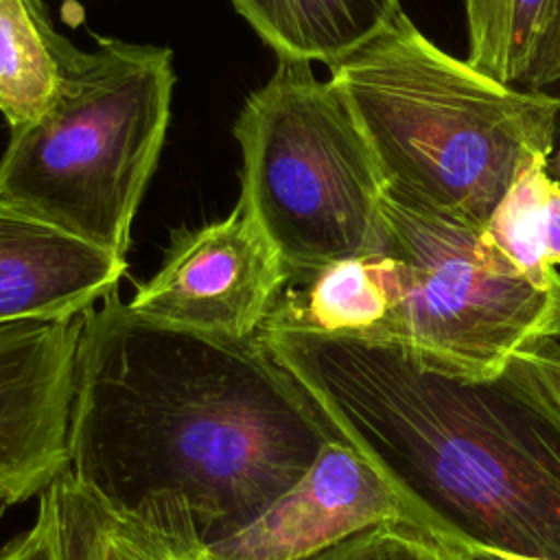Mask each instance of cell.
<instances>
[{"instance_id": "obj_12", "label": "cell", "mask_w": 560, "mask_h": 560, "mask_svg": "<svg viewBox=\"0 0 560 560\" xmlns=\"http://www.w3.org/2000/svg\"><path fill=\"white\" fill-rule=\"evenodd\" d=\"M77 50L42 0H0V114L9 129L48 109Z\"/></svg>"}, {"instance_id": "obj_17", "label": "cell", "mask_w": 560, "mask_h": 560, "mask_svg": "<svg viewBox=\"0 0 560 560\" xmlns=\"http://www.w3.org/2000/svg\"><path fill=\"white\" fill-rule=\"evenodd\" d=\"M44 494L55 514L59 560H94L85 492L63 472Z\"/></svg>"}, {"instance_id": "obj_20", "label": "cell", "mask_w": 560, "mask_h": 560, "mask_svg": "<svg viewBox=\"0 0 560 560\" xmlns=\"http://www.w3.org/2000/svg\"><path fill=\"white\" fill-rule=\"evenodd\" d=\"M560 81V0H553L549 24L540 42L534 66L529 68L523 83L527 90H542L549 83Z\"/></svg>"}, {"instance_id": "obj_23", "label": "cell", "mask_w": 560, "mask_h": 560, "mask_svg": "<svg viewBox=\"0 0 560 560\" xmlns=\"http://www.w3.org/2000/svg\"><path fill=\"white\" fill-rule=\"evenodd\" d=\"M475 560H512V558L497 556V553H479V556H475Z\"/></svg>"}, {"instance_id": "obj_13", "label": "cell", "mask_w": 560, "mask_h": 560, "mask_svg": "<svg viewBox=\"0 0 560 560\" xmlns=\"http://www.w3.org/2000/svg\"><path fill=\"white\" fill-rule=\"evenodd\" d=\"M549 158L529 160L481 228L483 241L523 278L540 289H560V271L547 256Z\"/></svg>"}, {"instance_id": "obj_19", "label": "cell", "mask_w": 560, "mask_h": 560, "mask_svg": "<svg viewBox=\"0 0 560 560\" xmlns=\"http://www.w3.org/2000/svg\"><path fill=\"white\" fill-rule=\"evenodd\" d=\"M0 560H59L57 525L46 494H39V508L33 525L4 545Z\"/></svg>"}, {"instance_id": "obj_8", "label": "cell", "mask_w": 560, "mask_h": 560, "mask_svg": "<svg viewBox=\"0 0 560 560\" xmlns=\"http://www.w3.org/2000/svg\"><path fill=\"white\" fill-rule=\"evenodd\" d=\"M83 313L0 322V497L42 494L68 470Z\"/></svg>"}, {"instance_id": "obj_22", "label": "cell", "mask_w": 560, "mask_h": 560, "mask_svg": "<svg viewBox=\"0 0 560 560\" xmlns=\"http://www.w3.org/2000/svg\"><path fill=\"white\" fill-rule=\"evenodd\" d=\"M549 173L553 179L560 182V153H556L553 160H549Z\"/></svg>"}, {"instance_id": "obj_1", "label": "cell", "mask_w": 560, "mask_h": 560, "mask_svg": "<svg viewBox=\"0 0 560 560\" xmlns=\"http://www.w3.org/2000/svg\"><path fill=\"white\" fill-rule=\"evenodd\" d=\"M328 440L258 335L171 326L118 291L85 311L66 472L105 510L214 547L289 492Z\"/></svg>"}, {"instance_id": "obj_21", "label": "cell", "mask_w": 560, "mask_h": 560, "mask_svg": "<svg viewBox=\"0 0 560 560\" xmlns=\"http://www.w3.org/2000/svg\"><path fill=\"white\" fill-rule=\"evenodd\" d=\"M547 256L551 267H560V182L553 179L547 199Z\"/></svg>"}, {"instance_id": "obj_9", "label": "cell", "mask_w": 560, "mask_h": 560, "mask_svg": "<svg viewBox=\"0 0 560 560\" xmlns=\"http://www.w3.org/2000/svg\"><path fill=\"white\" fill-rule=\"evenodd\" d=\"M383 523L422 527L376 468L335 438L289 492L212 549L223 560H300Z\"/></svg>"}, {"instance_id": "obj_10", "label": "cell", "mask_w": 560, "mask_h": 560, "mask_svg": "<svg viewBox=\"0 0 560 560\" xmlns=\"http://www.w3.org/2000/svg\"><path fill=\"white\" fill-rule=\"evenodd\" d=\"M125 271V258L0 201V322L83 313Z\"/></svg>"}, {"instance_id": "obj_3", "label": "cell", "mask_w": 560, "mask_h": 560, "mask_svg": "<svg viewBox=\"0 0 560 560\" xmlns=\"http://www.w3.org/2000/svg\"><path fill=\"white\" fill-rule=\"evenodd\" d=\"M376 160L385 195L483 228L534 158H549L560 96L499 83L438 48L400 13L328 79Z\"/></svg>"}, {"instance_id": "obj_14", "label": "cell", "mask_w": 560, "mask_h": 560, "mask_svg": "<svg viewBox=\"0 0 560 560\" xmlns=\"http://www.w3.org/2000/svg\"><path fill=\"white\" fill-rule=\"evenodd\" d=\"M553 0H464L466 61L490 79L523 83L536 61Z\"/></svg>"}, {"instance_id": "obj_18", "label": "cell", "mask_w": 560, "mask_h": 560, "mask_svg": "<svg viewBox=\"0 0 560 560\" xmlns=\"http://www.w3.org/2000/svg\"><path fill=\"white\" fill-rule=\"evenodd\" d=\"M514 376L560 416V343L540 339L521 350L508 365Z\"/></svg>"}, {"instance_id": "obj_4", "label": "cell", "mask_w": 560, "mask_h": 560, "mask_svg": "<svg viewBox=\"0 0 560 560\" xmlns=\"http://www.w3.org/2000/svg\"><path fill=\"white\" fill-rule=\"evenodd\" d=\"M96 42L77 50L48 109L11 129L0 201L125 258L171 120L173 55L153 44Z\"/></svg>"}, {"instance_id": "obj_24", "label": "cell", "mask_w": 560, "mask_h": 560, "mask_svg": "<svg viewBox=\"0 0 560 560\" xmlns=\"http://www.w3.org/2000/svg\"><path fill=\"white\" fill-rule=\"evenodd\" d=\"M7 508H9V501H7L4 497H0V514H2Z\"/></svg>"}, {"instance_id": "obj_15", "label": "cell", "mask_w": 560, "mask_h": 560, "mask_svg": "<svg viewBox=\"0 0 560 560\" xmlns=\"http://www.w3.org/2000/svg\"><path fill=\"white\" fill-rule=\"evenodd\" d=\"M94 560H223L212 547L114 514L88 497Z\"/></svg>"}, {"instance_id": "obj_7", "label": "cell", "mask_w": 560, "mask_h": 560, "mask_svg": "<svg viewBox=\"0 0 560 560\" xmlns=\"http://www.w3.org/2000/svg\"><path fill=\"white\" fill-rule=\"evenodd\" d=\"M289 271L245 203L221 221L173 234L160 269L136 287L131 311L179 328L256 337Z\"/></svg>"}, {"instance_id": "obj_2", "label": "cell", "mask_w": 560, "mask_h": 560, "mask_svg": "<svg viewBox=\"0 0 560 560\" xmlns=\"http://www.w3.org/2000/svg\"><path fill=\"white\" fill-rule=\"evenodd\" d=\"M258 337L424 529L472 556L560 560V416L510 368L479 378L359 337Z\"/></svg>"}, {"instance_id": "obj_11", "label": "cell", "mask_w": 560, "mask_h": 560, "mask_svg": "<svg viewBox=\"0 0 560 560\" xmlns=\"http://www.w3.org/2000/svg\"><path fill=\"white\" fill-rule=\"evenodd\" d=\"M278 59L337 66L402 13L400 0H232Z\"/></svg>"}, {"instance_id": "obj_5", "label": "cell", "mask_w": 560, "mask_h": 560, "mask_svg": "<svg viewBox=\"0 0 560 560\" xmlns=\"http://www.w3.org/2000/svg\"><path fill=\"white\" fill-rule=\"evenodd\" d=\"M243 153L241 203L280 254L289 278L381 247L385 188L350 107L311 63L278 59L234 122Z\"/></svg>"}, {"instance_id": "obj_16", "label": "cell", "mask_w": 560, "mask_h": 560, "mask_svg": "<svg viewBox=\"0 0 560 560\" xmlns=\"http://www.w3.org/2000/svg\"><path fill=\"white\" fill-rule=\"evenodd\" d=\"M300 560H475V556L429 529L383 523Z\"/></svg>"}, {"instance_id": "obj_25", "label": "cell", "mask_w": 560, "mask_h": 560, "mask_svg": "<svg viewBox=\"0 0 560 560\" xmlns=\"http://www.w3.org/2000/svg\"><path fill=\"white\" fill-rule=\"evenodd\" d=\"M551 339H556L558 343H560V322H558V328H556V332H553V337Z\"/></svg>"}, {"instance_id": "obj_6", "label": "cell", "mask_w": 560, "mask_h": 560, "mask_svg": "<svg viewBox=\"0 0 560 560\" xmlns=\"http://www.w3.org/2000/svg\"><path fill=\"white\" fill-rule=\"evenodd\" d=\"M381 247L372 256L387 315L368 341L407 350L429 368L494 376L527 346L551 339L560 289H540L503 260L481 228L383 199Z\"/></svg>"}]
</instances>
